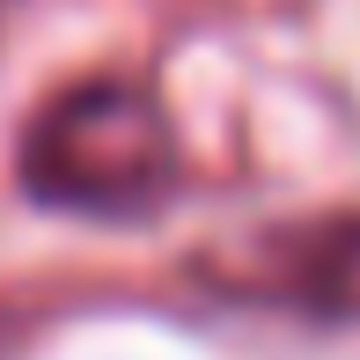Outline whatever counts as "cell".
<instances>
[{"label": "cell", "mask_w": 360, "mask_h": 360, "mask_svg": "<svg viewBox=\"0 0 360 360\" xmlns=\"http://www.w3.org/2000/svg\"><path fill=\"white\" fill-rule=\"evenodd\" d=\"M22 184L67 214H140L176 184V125L147 81L81 74L30 110Z\"/></svg>", "instance_id": "cell-1"}, {"label": "cell", "mask_w": 360, "mask_h": 360, "mask_svg": "<svg viewBox=\"0 0 360 360\" xmlns=\"http://www.w3.org/2000/svg\"><path fill=\"white\" fill-rule=\"evenodd\" d=\"M272 287L294 294L316 316H360V214L316 221V228H287L272 243Z\"/></svg>", "instance_id": "cell-2"}, {"label": "cell", "mask_w": 360, "mask_h": 360, "mask_svg": "<svg viewBox=\"0 0 360 360\" xmlns=\"http://www.w3.org/2000/svg\"><path fill=\"white\" fill-rule=\"evenodd\" d=\"M0 8H8V0H0Z\"/></svg>", "instance_id": "cell-3"}]
</instances>
